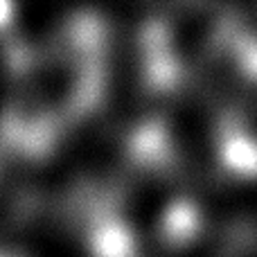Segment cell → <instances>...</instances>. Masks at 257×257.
<instances>
[{"label":"cell","instance_id":"9c48e42d","mask_svg":"<svg viewBox=\"0 0 257 257\" xmlns=\"http://www.w3.org/2000/svg\"><path fill=\"white\" fill-rule=\"evenodd\" d=\"M230 248V239L226 235H201L187 241L172 257H226Z\"/></svg>","mask_w":257,"mask_h":257},{"label":"cell","instance_id":"30bf717a","mask_svg":"<svg viewBox=\"0 0 257 257\" xmlns=\"http://www.w3.org/2000/svg\"><path fill=\"white\" fill-rule=\"evenodd\" d=\"M241 16H244V23L250 27V30L257 34V7H244L241 9Z\"/></svg>","mask_w":257,"mask_h":257},{"label":"cell","instance_id":"ba28073f","mask_svg":"<svg viewBox=\"0 0 257 257\" xmlns=\"http://www.w3.org/2000/svg\"><path fill=\"white\" fill-rule=\"evenodd\" d=\"M68 7L63 5H23L14 12V27L27 43L50 41L66 23Z\"/></svg>","mask_w":257,"mask_h":257},{"label":"cell","instance_id":"6da1fadb","mask_svg":"<svg viewBox=\"0 0 257 257\" xmlns=\"http://www.w3.org/2000/svg\"><path fill=\"white\" fill-rule=\"evenodd\" d=\"M167 138L192 194L217 178L219 142L210 104L194 90H181L167 113Z\"/></svg>","mask_w":257,"mask_h":257},{"label":"cell","instance_id":"4fadbf2b","mask_svg":"<svg viewBox=\"0 0 257 257\" xmlns=\"http://www.w3.org/2000/svg\"><path fill=\"white\" fill-rule=\"evenodd\" d=\"M241 257H257V250H250V253H246V255H241Z\"/></svg>","mask_w":257,"mask_h":257},{"label":"cell","instance_id":"3957f363","mask_svg":"<svg viewBox=\"0 0 257 257\" xmlns=\"http://www.w3.org/2000/svg\"><path fill=\"white\" fill-rule=\"evenodd\" d=\"M169 214L167 183L156 169H145L124 199V223L140 255H151Z\"/></svg>","mask_w":257,"mask_h":257},{"label":"cell","instance_id":"8fae6325","mask_svg":"<svg viewBox=\"0 0 257 257\" xmlns=\"http://www.w3.org/2000/svg\"><path fill=\"white\" fill-rule=\"evenodd\" d=\"M5 99H7V72H3V75H0V115H3Z\"/></svg>","mask_w":257,"mask_h":257},{"label":"cell","instance_id":"8992f818","mask_svg":"<svg viewBox=\"0 0 257 257\" xmlns=\"http://www.w3.org/2000/svg\"><path fill=\"white\" fill-rule=\"evenodd\" d=\"M27 257H93L77 230L59 221L54 212L36 219L27 237Z\"/></svg>","mask_w":257,"mask_h":257},{"label":"cell","instance_id":"52a82bcc","mask_svg":"<svg viewBox=\"0 0 257 257\" xmlns=\"http://www.w3.org/2000/svg\"><path fill=\"white\" fill-rule=\"evenodd\" d=\"M214 14L205 7H190L172 23V50L181 61L199 63L208 57L214 34Z\"/></svg>","mask_w":257,"mask_h":257},{"label":"cell","instance_id":"5b68a950","mask_svg":"<svg viewBox=\"0 0 257 257\" xmlns=\"http://www.w3.org/2000/svg\"><path fill=\"white\" fill-rule=\"evenodd\" d=\"M77 61L72 52H54L48 61L34 68L27 79L25 111L27 113H48L70 99L77 86Z\"/></svg>","mask_w":257,"mask_h":257},{"label":"cell","instance_id":"277c9868","mask_svg":"<svg viewBox=\"0 0 257 257\" xmlns=\"http://www.w3.org/2000/svg\"><path fill=\"white\" fill-rule=\"evenodd\" d=\"M201 214L210 221H241L257 226V176L255 178H214L194 194Z\"/></svg>","mask_w":257,"mask_h":257},{"label":"cell","instance_id":"7c38bea8","mask_svg":"<svg viewBox=\"0 0 257 257\" xmlns=\"http://www.w3.org/2000/svg\"><path fill=\"white\" fill-rule=\"evenodd\" d=\"M3 72H7V70H5V59H3V50H0V75H3Z\"/></svg>","mask_w":257,"mask_h":257},{"label":"cell","instance_id":"7a4b0ae2","mask_svg":"<svg viewBox=\"0 0 257 257\" xmlns=\"http://www.w3.org/2000/svg\"><path fill=\"white\" fill-rule=\"evenodd\" d=\"M145 57L133 25L115 23L104 50V120L117 131L136 126L145 106Z\"/></svg>","mask_w":257,"mask_h":257}]
</instances>
